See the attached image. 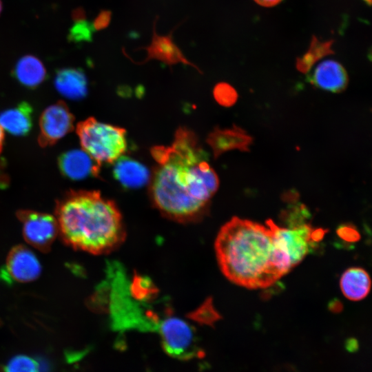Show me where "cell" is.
I'll return each mask as SVG.
<instances>
[{"label": "cell", "instance_id": "cell-11", "mask_svg": "<svg viewBox=\"0 0 372 372\" xmlns=\"http://www.w3.org/2000/svg\"><path fill=\"white\" fill-rule=\"evenodd\" d=\"M62 174L72 180H81L89 176H97L100 167L83 149H72L63 153L58 161Z\"/></svg>", "mask_w": 372, "mask_h": 372}, {"label": "cell", "instance_id": "cell-23", "mask_svg": "<svg viewBox=\"0 0 372 372\" xmlns=\"http://www.w3.org/2000/svg\"><path fill=\"white\" fill-rule=\"evenodd\" d=\"M344 347L349 353H353L358 351L359 344L356 339L349 338L345 342Z\"/></svg>", "mask_w": 372, "mask_h": 372}, {"label": "cell", "instance_id": "cell-8", "mask_svg": "<svg viewBox=\"0 0 372 372\" xmlns=\"http://www.w3.org/2000/svg\"><path fill=\"white\" fill-rule=\"evenodd\" d=\"M41 271V264L33 251L19 245L9 251L0 269V281L8 285L31 282L39 276Z\"/></svg>", "mask_w": 372, "mask_h": 372}, {"label": "cell", "instance_id": "cell-27", "mask_svg": "<svg viewBox=\"0 0 372 372\" xmlns=\"http://www.w3.org/2000/svg\"><path fill=\"white\" fill-rule=\"evenodd\" d=\"M1 11V1H0V12Z\"/></svg>", "mask_w": 372, "mask_h": 372}, {"label": "cell", "instance_id": "cell-12", "mask_svg": "<svg viewBox=\"0 0 372 372\" xmlns=\"http://www.w3.org/2000/svg\"><path fill=\"white\" fill-rule=\"evenodd\" d=\"M252 142V137L237 126L225 130L217 129L210 137V143L216 156L225 151L234 149L249 152V146Z\"/></svg>", "mask_w": 372, "mask_h": 372}, {"label": "cell", "instance_id": "cell-24", "mask_svg": "<svg viewBox=\"0 0 372 372\" xmlns=\"http://www.w3.org/2000/svg\"><path fill=\"white\" fill-rule=\"evenodd\" d=\"M254 1L260 6L270 7V6H273L278 4L282 0H254Z\"/></svg>", "mask_w": 372, "mask_h": 372}, {"label": "cell", "instance_id": "cell-25", "mask_svg": "<svg viewBox=\"0 0 372 372\" xmlns=\"http://www.w3.org/2000/svg\"><path fill=\"white\" fill-rule=\"evenodd\" d=\"M3 142H4V130L0 125V154L3 149Z\"/></svg>", "mask_w": 372, "mask_h": 372}, {"label": "cell", "instance_id": "cell-5", "mask_svg": "<svg viewBox=\"0 0 372 372\" xmlns=\"http://www.w3.org/2000/svg\"><path fill=\"white\" fill-rule=\"evenodd\" d=\"M159 333L164 351L174 358L190 360L202 357L197 347L191 327L177 318L165 319L159 325Z\"/></svg>", "mask_w": 372, "mask_h": 372}, {"label": "cell", "instance_id": "cell-6", "mask_svg": "<svg viewBox=\"0 0 372 372\" xmlns=\"http://www.w3.org/2000/svg\"><path fill=\"white\" fill-rule=\"evenodd\" d=\"M17 216L25 241L41 251H48L59 234L55 216L32 210H19Z\"/></svg>", "mask_w": 372, "mask_h": 372}, {"label": "cell", "instance_id": "cell-16", "mask_svg": "<svg viewBox=\"0 0 372 372\" xmlns=\"http://www.w3.org/2000/svg\"><path fill=\"white\" fill-rule=\"evenodd\" d=\"M340 286L343 295L353 301L364 298L371 289L368 273L360 267H351L342 275Z\"/></svg>", "mask_w": 372, "mask_h": 372}, {"label": "cell", "instance_id": "cell-14", "mask_svg": "<svg viewBox=\"0 0 372 372\" xmlns=\"http://www.w3.org/2000/svg\"><path fill=\"white\" fill-rule=\"evenodd\" d=\"M54 85L61 95L69 99H81L87 94V79L80 70L65 68L59 70L54 79Z\"/></svg>", "mask_w": 372, "mask_h": 372}, {"label": "cell", "instance_id": "cell-3", "mask_svg": "<svg viewBox=\"0 0 372 372\" xmlns=\"http://www.w3.org/2000/svg\"><path fill=\"white\" fill-rule=\"evenodd\" d=\"M59 234L70 247L90 254H108L125 238L121 214L115 203L97 191H70L55 208Z\"/></svg>", "mask_w": 372, "mask_h": 372}, {"label": "cell", "instance_id": "cell-1", "mask_svg": "<svg viewBox=\"0 0 372 372\" xmlns=\"http://www.w3.org/2000/svg\"><path fill=\"white\" fill-rule=\"evenodd\" d=\"M152 154L156 162L149 187L153 205L174 221L200 220L219 180L196 134L180 127L170 145L156 146Z\"/></svg>", "mask_w": 372, "mask_h": 372}, {"label": "cell", "instance_id": "cell-13", "mask_svg": "<svg viewBox=\"0 0 372 372\" xmlns=\"http://www.w3.org/2000/svg\"><path fill=\"white\" fill-rule=\"evenodd\" d=\"M0 125L3 130L14 136H25L32 127V108L22 102L0 114Z\"/></svg>", "mask_w": 372, "mask_h": 372}, {"label": "cell", "instance_id": "cell-21", "mask_svg": "<svg viewBox=\"0 0 372 372\" xmlns=\"http://www.w3.org/2000/svg\"><path fill=\"white\" fill-rule=\"evenodd\" d=\"M214 96L217 101L224 106L234 105L238 99V94L234 88L225 83H221L216 85L214 90Z\"/></svg>", "mask_w": 372, "mask_h": 372}, {"label": "cell", "instance_id": "cell-22", "mask_svg": "<svg viewBox=\"0 0 372 372\" xmlns=\"http://www.w3.org/2000/svg\"><path fill=\"white\" fill-rule=\"evenodd\" d=\"M339 234L341 238L349 240H356L357 238H358L355 231L348 227H343L339 231Z\"/></svg>", "mask_w": 372, "mask_h": 372}, {"label": "cell", "instance_id": "cell-4", "mask_svg": "<svg viewBox=\"0 0 372 372\" xmlns=\"http://www.w3.org/2000/svg\"><path fill=\"white\" fill-rule=\"evenodd\" d=\"M76 134L84 150L101 167L112 163L127 149L123 128L101 123L90 117L78 123Z\"/></svg>", "mask_w": 372, "mask_h": 372}, {"label": "cell", "instance_id": "cell-2", "mask_svg": "<svg viewBox=\"0 0 372 372\" xmlns=\"http://www.w3.org/2000/svg\"><path fill=\"white\" fill-rule=\"evenodd\" d=\"M214 247L224 276L248 289L271 287L293 267L270 227L249 220L233 217L219 230Z\"/></svg>", "mask_w": 372, "mask_h": 372}, {"label": "cell", "instance_id": "cell-10", "mask_svg": "<svg viewBox=\"0 0 372 372\" xmlns=\"http://www.w3.org/2000/svg\"><path fill=\"white\" fill-rule=\"evenodd\" d=\"M309 80L316 87L334 93L344 91L349 82L344 67L333 60L319 63L309 76Z\"/></svg>", "mask_w": 372, "mask_h": 372}, {"label": "cell", "instance_id": "cell-15", "mask_svg": "<svg viewBox=\"0 0 372 372\" xmlns=\"http://www.w3.org/2000/svg\"><path fill=\"white\" fill-rule=\"evenodd\" d=\"M114 163V176L125 187H140L148 181L147 169L136 161L122 156Z\"/></svg>", "mask_w": 372, "mask_h": 372}, {"label": "cell", "instance_id": "cell-18", "mask_svg": "<svg viewBox=\"0 0 372 372\" xmlns=\"http://www.w3.org/2000/svg\"><path fill=\"white\" fill-rule=\"evenodd\" d=\"M14 76L28 87H35L45 79L46 70L42 62L32 55L21 57L16 63Z\"/></svg>", "mask_w": 372, "mask_h": 372}, {"label": "cell", "instance_id": "cell-7", "mask_svg": "<svg viewBox=\"0 0 372 372\" xmlns=\"http://www.w3.org/2000/svg\"><path fill=\"white\" fill-rule=\"evenodd\" d=\"M266 224L272 229L278 245L289 256L293 267L299 264L311 248L312 241H318L322 236L307 225L281 227L269 220Z\"/></svg>", "mask_w": 372, "mask_h": 372}, {"label": "cell", "instance_id": "cell-19", "mask_svg": "<svg viewBox=\"0 0 372 372\" xmlns=\"http://www.w3.org/2000/svg\"><path fill=\"white\" fill-rule=\"evenodd\" d=\"M332 44L333 41H320L313 37L308 51L297 59V69L302 73L308 72L317 61L333 53Z\"/></svg>", "mask_w": 372, "mask_h": 372}, {"label": "cell", "instance_id": "cell-9", "mask_svg": "<svg viewBox=\"0 0 372 372\" xmlns=\"http://www.w3.org/2000/svg\"><path fill=\"white\" fill-rule=\"evenodd\" d=\"M74 121L73 114L64 102L59 101L48 107L39 120V145L44 147L56 143L73 130Z\"/></svg>", "mask_w": 372, "mask_h": 372}, {"label": "cell", "instance_id": "cell-20", "mask_svg": "<svg viewBox=\"0 0 372 372\" xmlns=\"http://www.w3.org/2000/svg\"><path fill=\"white\" fill-rule=\"evenodd\" d=\"M3 372H39L38 362L25 355L11 358L3 366Z\"/></svg>", "mask_w": 372, "mask_h": 372}, {"label": "cell", "instance_id": "cell-17", "mask_svg": "<svg viewBox=\"0 0 372 372\" xmlns=\"http://www.w3.org/2000/svg\"><path fill=\"white\" fill-rule=\"evenodd\" d=\"M148 59H156L167 63L183 62L190 64L178 47L174 42L172 34L166 36L158 35L154 30L150 45L145 48Z\"/></svg>", "mask_w": 372, "mask_h": 372}, {"label": "cell", "instance_id": "cell-26", "mask_svg": "<svg viewBox=\"0 0 372 372\" xmlns=\"http://www.w3.org/2000/svg\"><path fill=\"white\" fill-rule=\"evenodd\" d=\"M363 1H364L369 6H370L371 3V0H363Z\"/></svg>", "mask_w": 372, "mask_h": 372}]
</instances>
